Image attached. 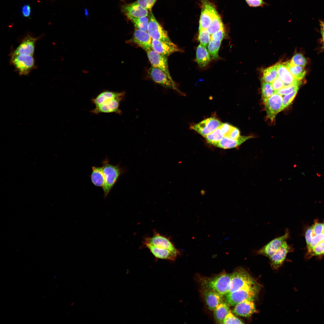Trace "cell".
<instances>
[{
	"instance_id": "obj_4",
	"label": "cell",
	"mask_w": 324,
	"mask_h": 324,
	"mask_svg": "<svg viewBox=\"0 0 324 324\" xmlns=\"http://www.w3.org/2000/svg\"><path fill=\"white\" fill-rule=\"evenodd\" d=\"M230 278L231 274L223 273L213 277L202 279L201 285L203 289L214 290L223 296L228 292Z\"/></svg>"
},
{
	"instance_id": "obj_13",
	"label": "cell",
	"mask_w": 324,
	"mask_h": 324,
	"mask_svg": "<svg viewBox=\"0 0 324 324\" xmlns=\"http://www.w3.org/2000/svg\"><path fill=\"white\" fill-rule=\"evenodd\" d=\"M289 236V231L286 230L284 235L271 240L257 250L256 253L257 254L269 258L280 248L282 244L286 241Z\"/></svg>"
},
{
	"instance_id": "obj_41",
	"label": "cell",
	"mask_w": 324,
	"mask_h": 324,
	"mask_svg": "<svg viewBox=\"0 0 324 324\" xmlns=\"http://www.w3.org/2000/svg\"><path fill=\"white\" fill-rule=\"evenodd\" d=\"M157 0H137L135 2L145 9L150 11Z\"/></svg>"
},
{
	"instance_id": "obj_24",
	"label": "cell",
	"mask_w": 324,
	"mask_h": 324,
	"mask_svg": "<svg viewBox=\"0 0 324 324\" xmlns=\"http://www.w3.org/2000/svg\"><path fill=\"white\" fill-rule=\"evenodd\" d=\"M255 311L253 301L246 300L236 305L232 312L238 316L248 317L250 316Z\"/></svg>"
},
{
	"instance_id": "obj_14",
	"label": "cell",
	"mask_w": 324,
	"mask_h": 324,
	"mask_svg": "<svg viewBox=\"0 0 324 324\" xmlns=\"http://www.w3.org/2000/svg\"><path fill=\"white\" fill-rule=\"evenodd\" d=\"M148 58L152 66L164 72L171 79L169 70L167 58L166 56L161 54L152 49L146 51Z\"/></svg>"
},
{
	"instance_id": "obj_8",
	"label": "cell",
	"mask_w": 324,
	"mask_h": 324,
	"mask_svg": "<svg viewBox=\"0 0 324 324\" xmlns=\"http://www.w3.org/2000/svg\"><path fill=\"white\" fill-rule=\"evenodd\" d=\"M199 30L207 29L213 20L218 15L214 5L208 0H202Z\"/></svg>"
},
{
	"instance_id": "obj_39",
	"label": "cell",
	"mask_w": 324,
	"mask_h": 324,
	"mask_svg": "<svg viewBox=\"0 0 324 324\" xmlns=\"http://www.w3.org/2000/svg\"><path fill=\"white\" fill-rule=\"evenodd\" d=\"M299 87L297 88L292 92L284 95L283 97V109L288 106L292 102L296 96Z\"/></svg>"
},
{
	"instance_id": "obj_12",
	"label": "cell",
	"mask_w": 324,
	"mask_h": 324,
	"mask_svg": "<svg viewBox=\"0 0 324 324\" xmlns=\"http://www.w3.org/2000/svg\"><path fill=\"white\" fill-rule=\"evenodd\" d=\"M267 117L273 121L278 113L283 110L282 96L274 93L265 104Z\"/></svg>"
},
{
	"instance_id": "obj_21",
	"label": "cell",
	"mask_w": 324,
	"mask_h": 324,
	"mask_svg": "<svg viewBox=\"0 0 324 324\" xmlns=\"http://www.w3.org/2000/svg\"><path fill=\"white\" fill-rule=\"evenodd\" d=\"M144 245L149 250L156 258L159 259L174 261L177 258L179 253L166 249L158 248L150 244Z\"/></svg>"
},
{
	"instance_id": "obj_5",
	"label": "cell",
	"mask_w": 324,
	"mask_h": 324,
	"mask_svg": "<svg viewBox=\"0 0 324 324\" xmlns=\"http://www.w3.org/2000/svg\"><path fill=\"white\" fill-rule=\"evenodd\" d=\"M259 290V286L243 288L227 293L224 296V300L232 306L246 300L253 301L257 297Z\"/></svg>"
},
{
	"instance_id": "obj_18",
	"label": "cell",
	"mask_w": 324,
	"mask_h": 324,
	"mask_svg": "<svg viewBox=\"0 0 324 324\" xmlns=\"http://www.w3.org/2000/svg\"><path fill=\"white\" fill-rule=\"evenodd\" d=\"M122 12L129 19L147 16L148 10L143 8L135 2L125 4L121 7Z\"/></svg>"
},
{
	"instance_id": "obj_47",
	"label": "cell",
	"mask_w": 324,
	"mask_h": 324,
	"mask_svg": "<svg viewBox=\"0 0 324 324\" xmlns=\"http://www.w3.org/2000/svg\"><path fill=\"white\" fill-rule=\"evenodd\" d=\"M232 127V126L228 123H223L219 128L223 132L224 136H225L229 132Z\"/></svg>"
},
{
	"instance_id": "obj_23",
	"label": "cell",
	"mask_w": 324,
	"mask_h": 324,
	"mask_svg": "<svg viewBox=\"0 0 324 324\" xmlns=\"http://www.w3.org/2000/svg\"><path fill=\"white\" fill-rule=\"evenodd\" d=\"M36 38L31 36L26 37L12 53V55L26 54L33 56Z\"/></svg>"
},
{
	"instance_id": "obj_15",
	"label": "cell",
	"mask_w": 324,
	"mask_h": 324,
	"mask_svg": "<svg viewBox=\"0 0 324 324\" xmlns=\"http://www.w3.org/2000/svg\"><path fill=\"white\" fill-rule=\"evenodd\" d=\"M143 242L144 245L150 244L158 248L179 252L178 250L168 238L156 232H154L152 237L146 238Z\"/></svg>"
},
{
	"instance_id": "obj_25",
	"label": "cell",
	"mask_w": 324,
	"mask_h": 324,
	"mask_svg": "<svg viewBox=\"0 0 324 324\" xmlns=\"http://www.w3.org/2000/svg\"><path fill=\"white\" fill-rule=\"evenodd\" d=\"M252 137L251 136H241L237 139H231L224 136L219 142L214 146L223 149H230L236 148L248 140Z\"/></svg>"
},
{
	"instance_id": "obj_37",
	"label": "cell",
	"mask_w": 324,
	"mask_h": 324,
	"mask_svg": "<svg viewBox=\"0 0 324 324\" xmlns=\"http://www.w3.org/2000/svg\"><path fill=\"white\" fill-rule=\"evenodd\" d=\"M210 35L207 29L199 30L198 39L200 44L206 47L211 40Z\"/></svg>"
},
{
	"instance_id": "obj_49",
	"label": "cell",
	"mask_w": 324,
	"mask_h": 324,
	"mask_svg": "<svg viewBox=\"0 0 324 324\" xmlns=\"http://www.w3.org/2000/svg\"><path fill=\"white\" fill-rule=\"evenodd\" d=\"M320 30L323 43H324V21H321L320 22Z\"/></svg>"
},
{
	"instance_id": "obj_7",
	"label": "cell",
	"mask_w": 324,
	"mask_h": 324,
	"mask_svg": "<svg viewBox=\"0 0 324 324\" xmlns=\"http://www.w3.org/2000/svg\"><path fill=\"white\" fill-rule=\"evenodd\" d=\"M148 73L151 79L155 83L165 88L174 90L181 94H184L179 89L172 79L170 78L162 70L152 66Z\"/></svg>"
},
{
	"instance_id": "obj_20",
	"label": "cell",
	"mask_w": 324,
	"mask_h": 324,
	"mask_svg": "<svg viewBox=\"0 0 324 324\" xmlns=\"http://www.w3.org/2000/svg\"><path fill=\"white\" fill-rule=\"evenodd\" d=\"M203 295L208 309L214 311L224 301L223 296L217 292L209 289H204Z\"/></svg>"
},
{
	"instance_id": "obj_44",
	"label": "cell",
	"mask_w": 324,
	"mask_h": 324,
	"mask_svg": "<svg viewBox=\"0 0 324 324\" xmlns=\"http://www.w3.org/2000/svg\"><path fill=\"white\" fill-rule=\"evenodd\" d=\"M249 6L251 7H263L268 5L264 0H245Z\"/></svg>"
},
{
	"instance_id": "obj_28",
	"label": "cell",
	"mask_w": 324,
	"mask_h": 324,
	"mask_svg": "<svg viewBox=\"0 0 324 324\" xmlns=\"http://www.w3.org/2000/svg\"><path fill=\"white\" fill-rule=\"evenodd\" d=\"M214 311V317L216 322L219 324H224L225 318L231 310L230 306L224 301Z\"/></svg>"
},
{
	"instance_id": "obj_48",
	"label": "cell",
	"mask_w": 324,
	"mask_h": 324,
	"mask_svg": "<svg viewBox=\"0 0 324 324\" xmlns=\"http://www.w3.org/2000/svg\"><path fill=\"white\" fill-rule=\"evenodd\" d=\"M22 11L24 16L28 17L31 15V8L28 5H24L22 8Z\"/></svg>"
},
{
	"instance_id": "obj_19",
	"label": "cell",
	"mask_w": 324,
	"mask_h": 324,
	"mask_svg": "<svg viewBox=\"0 0 324 324\" xmlns=\"http://www.w3.org/2000/svg\"><path fill=\"white\" fill-rule=\"evenodd\" d=\"M152 40L147 32L136 28L132 38L128 42L134 43L146 51L152 49Z\"/></svg>"
},
{
	"instance_id": "obj_22",
	"label": "cell",
	"mask_w": 324,
	"mask_h": 324,
	"mask_svg": "<svg viewBox=\"0 0 324 324\" xmlns=\"http://www.w3.org/2000/svg\"><path fill=\"white\" fill-rule=\"evenodd\" d=\"M278 76L284 82V86L301 84L300 80H298L290 73L285 62L279 64L278 68Z\"/></svg>"
},
{
	"instance_id": "obj_9",
	"label": "cell",
	"mask_w": 324,
	"mask_h": 324,
	"mask_svg": "<svg viewBox=\"0 0 324 324\" xmlns=\"http://www.w3.org/2000/svg\"><path fill=\"white\" fill-rule=\"evenodd\" d=\"M147 32L152 40L171 41L167 32L158 22L151 12L149 14Z\"/></svg>"
},
{
	"instance_id": "obj_36",
	"label": "cell",
	"mask_w": 324,
	"mask_h": 324,
	"mask_svg": "<svg viewBox=\"0 0 324 324\" xmlns=\"http://www.w3.org/2000/svg\"><path fill=\"white\" fill-rule=\"evenodd\" d=\"M224 28L223 23L218 14L213 20L207 29L209 34L211 35Z\"/></svg>"
},
{
	"instance_id": "obj_16",
	"label": "cell",
	"mask_w": 324,
	"mask_h": 324,
	"mask_svg": "<svg viewBox=\"0 0 324 324\" xmlns=\"http://www.w3.org/2000/svg\"><path fill=\"white\" fill-rule=\"evenodd\" d=\"M151 46L152 49L166 56H169L175 52L182 51L181 49L171 41H163L152 40Z\"/></svg>"
},
{
	"instance_id": "obj_26",
	"label": "cell",
	"mask_w": 324,
	"mask_h": 324,
	"mask_svg": "<svg viewBox=\"0 0 324 324\" xmlns=\"http://www.w3.org/2000/svg\"><path fill=\"white\" fill-rule=\"evenodd\" d=\"M125 94V93L124 92H117L105 90L101 92L95 98L92 99L91 101L96 106L101 104L108 100Z\"/></svg>"
},
{
	"instance_id": "obj_11",
	"label": "cell",
	"mask_w": 324,
	"mask_h": 324,
	"mask_svg": "<svg viewBox=\"0 0 324 324\" xmlns=\"http://www.w3.org/2000/svg\"><path fill=\"white\" fill-rule=\"evenodd\" d=\"M124 95L108 100L101 104L95 106V107L90 112L95 114L100 113H115L120 114L121 111L119 109L120 102Z\"/></svg>"
},
{
	"instance_id": "obj_1",
	"label": "cell",
	"mask_w": 324,
	"mask_h": 324,
	"mask_svg": "<svg viewBox=\"0 0 324 324\" xmlns=\"http://www.w3.org/2000/svg\"><path fill=\"white\" fill-rule=\"evenodd\" d=\"M305 239L307 251L306 257L324 255V223L316 221L305 232Z\"/></svg>"
},
{
	"instance_id": "obj_35",
	"label": "cell",
	"mask_w": 324,
	"mask_h": 324,
	"mask_svg": "<svg viewBox=\"0 0 324 324\" xmlns=\"http://www.w3.org/2000/svg\"><path fill=\"white\" fill-rule=\"evenodd\" d=\"M221 41L211 40L208 45V51L213 59H217L219 58L218 52Z\"/></svg>"
},
{
	"instance_id": "obj_40",
	"label": "cell",
	"mask_w": 324,
	"mask_h": 324,
	"mask_svg": "<svg viewBox=\"0 0 324 324\" xmlns=\"http://www.w3.org/2000/svg\"><path fill=\"white\" fill-rule=\"evenodd\" d=\"M301 84L284 86L280 89L275 91V93H277L282 96L288 94L292 92L297 88L299 87Z\"/></svg>"
},
{
	"instance_id": "obj_27",
	"label": "cell",
	"mask_w": 324,
	"mask_h": 324,
	"mask_svg": "<svg viewBox=\"0 0 324 324\" xmlns=\"http://www.w3.org/2000/svg\"><path fill=\"white\" fill-rule=\"evenodd\" d=\"M211 60L210 56L206 47L201 44L197 48L196 52V61L199 66H206Z\"/></svg>"
},
{
	"instance_id": "obj_10",
	"label": "cell",
	"mask_w": 324,
	"mask_h": 324,
	"mask_svg": "<svg viewBox=\"0 0 324 324\" xmlns=\"http://www.w3.org/2000/svg\"><path fill=\"white\" fill-rule=\"evenodd\" d=\"M222 123L218 118L212 116L191 126L190 128L205 137L219 127Z\"/></svg>"
},
{
	"instance_id": "obj_34",
	"label": "cell",
	"mask_w": 324,
	"mask_h": 324,
	"mask_svg": "<svg viewBox=\"0 0 324 324\" xmlns=\"http://www.w3.org/2000/svg\"><path fill=\"white\" fill-rule=\"evenodd\" d=\"M262 98L263 103L265 104L267 100L275 92L270 83L262 82L261 85Z\"/></svg>"
},
{
	"instance_id": "obj_33",
	"label": "cell",
	"mask_w": 324,
	"mask_h": 324,
	"mask_svg": "<svg viewBox=\"0 0 324 324\" xmlns=\"http://www.w3.org/2000/svg\"><path fill=\"white\" fill-rule=\"evenodd\" d=\"M129 20L134 24L136 28L147 32L149 18L147 16L132 18Z\"/></svg>"
},
{
	"instance_id": "obj_29",
	"label": "cell",
	"mask_w": 324,
	"mask_h": 324,
	"mask_svg": "<svg viewBox=\"0 0 324 324\" xmlns=\"http://www.w3.org/2000/svg\"><path fill=\"white\" fill-rule=\"evenodd\" d=\"M90 178L94 185L102 188L104 183V178L102 166H92Z\"/></svg>"
},
{
	"instance_id": "obj_46",
	"label": "cell",
	"mask_w": 324,
	"mask_h": 324,
	"mask_svg": "<svg viewBox=\"0 0 324 324\" xmlns=\"http://www.w3.org/2000/svg\"><path fill=\"white\" fill-rule=\"evenodd\" d=\"M240 132L237 128L232 126L228 134L225 136H227L232 139H237L240 136Z\"/></svg>"
},
{
	"instance_id": "obj_30",
	"label": "cell",
	"mask_w": 324,
	"mask_h": 324,
	"mask_svg": "<svg viewBox=\"0 0 324 324\" xmlns=\"http://www.w3.org/2000/svg\"><path fill=\"white\" fill-rule=\"evenodd\" d=\"M280 63L278 62L264 69L262 78V82L271 83L278 76V68Z\"/></svg>"
},
{
	"instance_id": "obj_32",
	"label": "cell",
	"mask_w": 324,
	"mask_h": 324,
	"mask_svg": "<svg viewBox=\"0 0 324 324\" xmlns=\"http://www.w3.org/2000/svg\"><path fill=\"white\" fill-rule=\"evenodd\" d=\"M224 134L219 127L205 137L209 144L214 145L224 137Z\"/></svg>"
},
{
	"instance_id": "obj_38",
	"label": "cell",
	"mask_w": 324,
	"mask_h": 324,
	"mask_svg": "<svg viewBox=\"0 0 324 324\" xmlns=\"http://www.w3.org/2000/svg\"><path fill=\"white\" fill-rule=\"evenodd\" d=\"M290 62L295 65L303 67H304L307 63L306 58L300 53H297L294 55Z\"/></svg>"
},
{
	"instance_id": "obj_31",
	"label": "cell",
	"mask_w": 324,
	"mask_h": 324,
	"mask_svg": "<svg viewBox=\"0 0 324 324\" xmlns=\"http://www.w3.org/2000/svg\"><path fill=\"white\" fill-rule=\"evenodd\" d=\"M285 63L290 73L298 80H301L305 77L306 71L304 67L295 65L290 61L286 62Z\"/></svg>"
},
{
	"instance_id": "obj_2",
	"label": "cell",
	"mask_w": 324,
	"mask_h": 324,
	"mask_svg": "<svg viewBox=\"0 0 324 324\" xmlns=\"http://www.w3.org/2000/svg\"><path fill=\"white\" fill-rule=\"evenodd\" d=\"M259 286L254 278L244 269L239 268L231 274L228 292L244 288Z\"/></svg>"
},
{
	"instance_id": "obj_42",
	"label": "cell",
	"mask_w": 324,
	"mask_h": 324,
	"mask_svg": "<svg viewBox=\"0 0 324 324\" xmlns=\"http://www.w3.org/2000/svg\"><path fill=\"white\" fill-rule=\"evenodd\" d=\"M243 324L242 321L235 316L231 311L227 315L224 322V324Z\"/></svg>"
},
{
	"instance_id": "obj_43",
	"label": "cell",
	"mask_w": 324,
	"mask_h": 324,
	"mask_svg": "<svg viewBox=\"0 0 324 324\" xmlns=\"http://www.w3.org/2000/svg\"><path fill=\"white\" fill-rule=\"evenodd\" d=\"M226 36V32L224 28L212 34L211 36V40L221 41Z\"/></svg>"
},
{
	"instance_id": "obj_17",
	"label": "cell",
	"mask_w": 324,
	"mask_h": 324,
	"mask_svg": "<svg viewBox=\"0 0 324 324\" xmlns=\"http://www.w3.org/2000/svg\"><path fill=\"white\" fill-rule=\"evenodd\" d=\"M291 250L290 246L286 241L284 242L280 248L269 257L271 267L274 269L279 268L285 261L287 254Z\"/></svg>"
},
{
	"instance_id": "obj_6",
	"label": "cell",
	"mask_w": 324,
	"mask_h": 324,
	"mask_svg": "<svg viewBox=\"0 0 324 324\" xmlns=\"http://www.w3.org/2000/svg\"><path fill=\"white\" fill-rule=\"evenodd\" d=\"M10 62L20 74H28L34 66L33 56L26 54H11Z\"/></svg>"
},
{
	"instance_id": "obj_45",
	"label": "cell",
	"mask_w": 324,
	"mask_h": 324,
	"mask_svg": "<svg viewBox=\"0 0 324 324\" xmlns=\"http://www.w3.org/2000/svg\"><path fill=\"white\" fill-rule=\"evenodd\" d=\"M270 83L275 91L280 89L284 86V82L278 76Z\"/></svg>"
},
{
	"instance_id": "obj_3",
	"label": "cell",
	"mask_w": 324,
	"mask_h": 324,
	"mask_svg": "<svg viewBox=\"0 0 324 324\" xmlns=\"http://www.w3.org/2000/svg\"><path fill=\"white\" fill-rule=\"evenodd\" d=\"M102 164L104 178V183L102 188L104 197L106 198L122 174V170L119 166L110 164L107 158L102 161Z\"/></svg>"
},
{
	"instance_id": "obj_50",
	"label": "cell",
	"mask_w": 324,
	"mask_h": 324,
	"mask_svg": "<svg viewBox=\"0 0 324 324\" xmlns=\"http://www.w3.org/2000/svg\"><path fill=\"white\" fill-rule=\"evenodd\" d=\"M323 46H324V43H323Z\"/></svg>"
}]
</instances>
